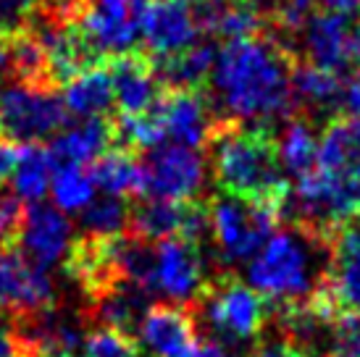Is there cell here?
<instances>
[{
	"label": "cell",
	"mask_w": 360,
	"mask_h": 357,
	"mask_svg": "<svg viewBox=\"0 0 360 357\" xmlns=\"http://www.w3.org/2000/svg\"><path fill=\"white\" fill-rule=\"evenodd\" d=\"M295 50L269 32L231 40L219 48L210 74V105L216 119L271 126L297 113L292 95Z\"/></svg>",
	"instance_id": "cell-1"
},
{
	"label": "cell",
	"mask_w": 360,
	"mask_h": 357,
	"mask_svg": "<svg viewBox=\"0 0 360 357\" xmlns=\"http://www.w3.org/2000/svg\"><path fill=\"white\" fill-rule=\"evenodd\" d=\"M205 155L219 192L276 210L281 216L292 187L279 163L271 126L219 119L205 139Z\"/></svg>",
	"instance_id": "cell-2"
},
{
	"label": "cell",
	"mask_w": 360,
	"mask_h": 357,
	"mask_svg": "<svg viewBox=\"0 0 360 357\" xmlns=\"http://www.w3.org/2000/svg\"><path fill=\"white\" fill-rule=\"evenodd\" d=\"M329 276V242L290 223L276 228L248 266L250 287L274 305H302Z\"/></svg>",
	"instance_id": "cell-3"
},
{
	"label": "cell",
	"mask_w": 360,
	"mask_h": 357,
	"mask_svg": "<svg viewBox=\"0 0 360 357\" xmlns=\"http://www.w3.org/2000/svg\"><path fill=\"white\" fill-rule=\"evenodd\" d=\"M198 323L213 331V342L221 347H258L266 328L274 323V308L263 294L248 287L234 271L213 276L208 289L195 305Z\"/></svg>",
	"instance_id": "cell-4"
},
{
	"label": "cell",
	"mask_w": 360,
	"mask_h": 357,
	"mask_svg": "<svg viewBox=\"0 0 360 357\" xmlns=\"http://www.w3.org/2000/svg\"><path fill=\"white\" fill-rule=\"evenodd\" d=\"M208 210L213 255L224 271H234L237 263L255 258L281 221L276 210H269L226 192H216L208 200Z\"/></svg>",
	"instance_id": "cell-5"
},
{
	"label": "cell",
	"mask_w": 360,
	"mask_h": 357,
	"mask_svg": "<svg viewBox=\"0 0 360 357\" xmlns=\"http://www.w3.org/2000/svg\"><path fill=\"white\" fill-rule=\"evenodd\" d=\"M58 92L34 89L19 82H3L0 87V139L8 145H42V139L53 137L69 124Z\"/></svg>",
	"instance_id": "cell-6"
},
{
	"label": "cell",
	"mask_w": 360,
	"mask_h": 357,
	"mask_svg": "<svg viewBox=\"0 0 360 357\" xmlns=\"http://www.w3.org/2000/svg\"><path fill=\"white\" fill-rule=\"evenodd\" d=\"M142 166V197L190 202L198 200L205 184V160L184 145H158L145 152Z\"/></svg>",
	"instance_id": "cell-7"
},
{
	"label": "cell",
	"mask_w": 360,
	"mask_h": 357,
	"mask_svg": "<svg viewBox=\"0 0 360 357\" xmlns=\"http://www.w3.org/2000/svg\"><path fill=\"white\" fill-rule=\"evenodd\" d=\"M213 276L219 273L210 271V258L198 245L176 237L155 245V294H163L176 305L195 308Z\"/></svg>",
	"instance_id": "cell-8"
},
{
	"label": "cell",
	"mask_w": 360,
	"mask_h": 357,
	"mask_svg": "<svg viewBox=\"0 0 360 357\" xmlns=\"http://www.w3.org/2000/svg\"><path fill=\"white\" fill-rule=\"evenodd\" d=\"M58 305L51 273L34 266L19 247L0 252V313L6 318L37 316Z\"/></svg>",
	"instance_id": "cell-9"
},
{
	"label": "cell",
	"mask_w": 360,
	"mask_h": 357,
	"mask_svg": "<svg viewBox=\"0 0 360 357\" xmlns=\"http://www.w3.org/2000/svg\"><path fill=\"white\" fill-rule=\"evenodd\" d=\"M150 0H87L79 16V30L103 58L131 53L137 45L140 19Z\"/></svg>",
	"instance_id": "cell-10"
},
{
	"label": "cell",
	"mask_w": 360,
	"mask_h": 357,
	"mask_svg": "<svg viewBox=\"0 0 360 357\" xmlns=\"http://www.w3.org/2000/svg\"><path fill=\"white\" fill-rule=\"evenodd\" d=\"M198 337L200 323L195 310L176 302H155L142 318L137 347L148 357H190Z\"/></svg>",
	"instance_id": "cell-11"
},
{
	"label": "cell",
	"mask_w": 360,
	"mask_h": 357,
	"mask_svg": "<svg viewBox=\"0 0 360 357\" xmlns=\"http://www.w3.org/2000/svg\"><path fill=\"white\" fill-rule=\"evenodd\" d=\"M145 50L153 60L171 58L198 45L200 27L190 0H150L140 19Z\"/></svg>",
	"instance_id": "cell-12"
},
{
	"label": "cell",
	"mask_w": 360,
	"mask_h": 357,
	"mask_svg": "<svg viewBox=\"0 0 360 357\" xmlns=\"http://www.w3.org/2000/svg\"><path fill=\"white\" fill-rule=\"evenodd\" d=\"M74 245V231L71 221L63 216V210L51 208L45 202H32L27 205L24 221L19 231V249L40 268L63 266Z\"/></svg>",
	"instance_id": "cell-13"
},
{
	"label": "cell",
	"mask_w": 360,
	"mask_h": 357,
	"mask_svg": "<svg viewBox=\"0 0 360 357\" xmlns=\"http://www.w3.org/2000/svg\"><path fill=\"white\" fill-rule=\"evenodd\" d=\"M155 108L160 113L166 137L192 150L205 148V139L219 121L210 105L208 89H163Z\"/></svg>",
	"instance_id": "cell-14"
},
{
	"label": "cell",
	"mask_w": 360,
	"mask_h": 357,
	"mask_svg": "<svg viewBox=\"0 0 360 357\" xmlns=\"http://www.w3.org/2000/svg\"><path fill=\"white\" fill-rule=\"evenodd\" d=\"M352 16L319 11L302 27V50L305 63H313L323 71L342 77L352 66Z\"/></svg>",
	"instance_id": "cell-15"
},
{
	"label": "cell",
	"mask_w": 360,
	"mask_h": 357,
	"mask_svg": "<svg viewBox=\"0 0 360 357\" xmlns=\"http://www.w3.org/2000/svg\"><path fill=\"white\" fill-rule=\"evenodd\" d=\"M110 79H113V100L119 103V113L142 116L155 108L163 95V84L158 82L155 63L148 53L131 50L108 60Z\"/></svg>",
	"instance_id": "cell-16"
},
{
	"label": "cell",
	"mask_w": 360,
	"mask_h": 357,
	"mask_svg": "<svg viewBox=\"0 0 360 357\" xmlns=\"http://www.w3.org/2000/svg\"><path fill=\"white\" fill-rule=\"evenodd\" d=\"M326 287L342 316L360 318V219L331 237Z\"/></svg>",
	"instance_id": "cell-17"
},
{
	"label": "cell",
	"mask_w": 360,
	"mask_h": 357,
	"mask_svg": "<svg viewBox=\"0 0 360 357\" xmlns=\"http://www.w3.org/2000/svg\"><path fill=\"white\" fill-rule=\"evenodd\" d=\"M319 171L360 184V119L334 116L319 137Z\"/></svg>",
	"instance_id": "cell-18"
},
{
	"label": "cell",
	"mask_w": 360,
	"mask_h": 357,
	"mask_svg": "<svg viewBox=\"0 0 360 357\" xmlns=\"http://www.w3.org/2000/svg\"><path fill=\"white\" fill-rule=\"evenodd\" d=\"M342 77L323 71L313 63L297 60L292 71V95L297 113H305L308 119L319 121L321 116H331L342 108Z\"/></svg>",
	"instance_id": "cell-19"
},
{
	"label": "cell",
	"mask_w": 360,
	"mask_h": 357,
	"mask_svg": "<svg viewBox=\"0 0 360 357\" xmlns=\"http://www.w3.org/2000/svg\"><path fill=\"white\" fill-rule=\"evenodd\" d=\"M113 148V119H84V124L63 131L53 139L51 150L56 169L60 166H87Z\"/></svg>",
	"instance_id": "cell-20"
},
{
	"label": "cell",
	"mask_w": 360,
	"mask_h": 357,
	"mask_svg": "<svg viewBox=\"0 0 360 357\" xmlns=\"http://www.w3.org/2000/svg\"><path fill=\"white\" fill-rule=\"evenodd\" d=\"M216 58H219V48L213 42H198L184 53L153 60V63L163 89H205Z\"/></svg>",
	"instance_id": "cell-21"
},
{
	"label": "cell",
	"mask_w": 360,
	"mask_h": 357,
	"mask_svg": "<svg viewBox=\"0 0 360 357\" xmlns=\"http://www.w3.org/2000/svg\"><path fill=\"white\" fill-rule=\"evenodd\" d=\"M281 169L292 174L295 178L308 176L310 171H316L319 163V131L316 121L308 119L305 113H295L287 119L281 137L276 139Z\"/></svg>",
	"instance_id": "cell-22"
},
{
	"label": "cell",
	"mask_w": 360,
	"mask_h": 357,
	"mask_svg": "<svg viewBox=\"0 0 360 357\" xmlns=\"http://www.w3.org/2000/svg\"><path fill=\"white\" fill-rule=\"evenodd\" d=\"M63 105L71 116H82V119H101L108 113V108L116 103L113 100V79H110V69L95 66V69L84 71L79 77L63 87Z\"/></svg>",
	"instance_id": "cell-23"
},
{
	"label": "cell",
	"mask_w": 360,
	"mask_h": 357,
	"mask_svg": "<svg viewBox=\"0 0 360 357\" xmlns=\"http://www.w3.org/2000/svg\"><path fill=\"white\" fill-rule=\"evenodd\" d=\"M95 187H103L105 195L113 197H142V166L137 152L129 150L110 148L108 152H103L101 158L95 160V166H90Z\"/></svg>",
	"instance_id": "cell-24"
},
{
	"label": "cell",
	"mask_w": 360,
	"mask_h": 357,
	"mask_svg": "<svg viewBox=\"0 0 360 357\" xmlns=\"http://www.w3.org/2000/svg\"><path fill=\"white\" fill-rule=\"evenodd\" d=\"M53 171H56V163H53L51 150L42 148V145H24L19 150L16 169L11 174L13 176V192L21 200L37 202L51 189Z\"/></svg>",
	"instance_id": "cell-25"
},
{
	"label": "cell",
	"mask_w": 360,
	"mask_h": 357,
	"mask_svg": "<svg viewBox=\"0 0 360 357\" xmlns=\"http://www.w3.org/2000/svg\"><path fill=\"white\" fill-rule=\"evenodd\" d=\"M79 228L87 237H121L129 228V202L124 197L103 195L82 210Z\"/></svg>",
	"instance_id": "cell-26"
},
{
	"label": "cell",
	"mask_w": 360,
	"mask_h": 357,
	"mask_svg": "<svg viewBox=\"0 0 360 357\" xmlns=\"http://www.w3.org/2000/svg\"><path fill=\"white\" fill-rule=\"evenodd\" d=\"M53 197L60 210H84L95 200V178L90 166H60L53 171Z\"/></svg>",
	"instance_id": "cell-27"
},
{
	"label": "cell",
	"mask_w": 360,
	"mask_h": 357,
	"mask_svg": "<svg viewBox=\"0 0 360 357\" xmlns=\"http://www.w3.org/2000/svg\"><path fill=\"white\" fill-rule=\"evenodd\" d=\"M82 357H142L137 342L108 328H90Z\"/></svg>",
	"instance_id": "cell-28"
},
{
	"label": "cell",
	"mask_w": 360,
	"mask_h": 357,
	"mask_svg": "<svg viewBox=\"0 0 360 357\" xmlns=\"http://www.w3.org/2000/svg\"><path fill=\"white\" fill-rule=\"evenodd\" d=\"M42 0H0V42L16 37L27 30Z\"/></svg>",
	"instance_id": "cell-29"
},
{
	"label": "cell",
	"mask_w": 360,
	"mask_h": 357,
	"mask_svg": "<svg viewBox=\"0 0 360 357\" xmlns=\"http://www.w3.org/2000/svg\"><path fill=\"white\" fill-rule=\"evenodd\" d=\"M248 357H319V352L302 349L297 344L287 342L284 337H279V339H271V342H260L258 347H252L248 352Z\"/></svg>",
	"instance_id": "cell-30"
},
{
	"label": "cell",
	"mask_w": 360,
	"mask_h": 357,
	"mask_svg": "<svg viewBox=\"0 0 360 357\" xmlns=\"http://www.w3.org/2000/svg\"><path fill=\"white\" fill-rule=\"evenodd\" d=\"M84 6H87V0H42V8L63 24H77Z\"/></svg>",
	"instance_id": "cell-31"
},
{
	"label": "cell",
	"mask_w": 360,
	"mask_h": 357,
	"mask_svg": "<svg viewBox=\"0 0 360 357\" xmlns=\"http://www.w3.org/2000/svg\"><path fill=\"white\" fill-rule=\"evenodd\" d=\"M342 108L347 110V116L360 119V71H355L342 87Z\"/></svg>",
	"instance_id": "cell-32"
},
{
	"label": "cell",
	"mask_w": 360,
	"mask_h": 357,
	"mask_svg": "<svg viewBox=\"0 0 360 357\" xmlns=\"http://www.w3.org/2000/svg\"><path fill=\"white\" fill-rule=\"evenodd\" d=\"M16 160H19V148H13V145L0 139V184L13 174Z\"/></svg>",
	"instance_id": "cell-33"
},
{
	"label": "cell",
	"mask_w": 360,
	"mask_h": 357,
	"mask_svg": "<svg viewBox=\"0 0 360 357\" xmlns=\"http://www.w3.org/2000/svg\"><path fill=\"white\" fill-rule=\"evenodd\" d=\"M0 357H19L16 342H13V334H11V326L3 313H0Z\"/></svg>",
	"instance_id": "cell-34"
},
{
	"label": "cell",
	"mask_w": 360,
	"mask_h": 357,
	"mask_svg": "<svg viewBox=\"0 0 360 357\" xmlns=\"http://www.w3.org/2000/svg\"><path fill=\"white\" fill-rule=\"evenodd\" d=\"M323 8L334 11V13H345V16H352V13H360V0H321Z\"/></svg>",
	"instance_id": "cell-35"
},
{
	"label": "cell",
	"mask_w": 360,
	"mask_h": 357,
	"mask_svg": "<svg viewBox=\"0 0 360 357\" xmlns=\"http://www.w3.org/2000/svg\"><path fill=\"white\" fill-rule=\"evenodd\" d=\"M190 357H229V355H226V349L221 347L219 342L208 339V342H198V347L192 349Z\"/></svg>",
	"instance_id": "cell-36"
},
{
	"label": "cell",
	"mask_w": 360,
	"mask_h": 357,
	"mask_svg": "<svg viewBox=\"0 0 360 357\" xmlns=\"http://www.w3.org/2000/svg\"><path fill=\"white\" fill-rule=\"evenodd\" d=\"M352 66H360V21H355L352 30Z\"/></svg>",
	"instance_id": "cell-37"
},
{
	"label": "cell",
	"mask_w": 360,
	"mask_h": 357,
	"mask_svg": "<svg viewBox=\"0 0 360 357\" xmlns=\"http://www.w3.org/2000/svg\"><path fill=\"white\" fill-rule=\"evenodd\" d=\"M27 357H82V355H74V352H63V349H37V352H32Z\"/></svg>",
	"instance_id": "cell-38"
},
{
	"label": "cell",
	"mask_w": 360,
	"mask_h": 357,
	"mask_svg": "<svg viewBox=\"0 0 360 357\" xmlns=\"http://www.w3.org/2000/svg\"><path fill=\"white\" fill-rule=\"evenodd\" d=\"M11 247H16V245H13V239L6 234V228L0 226V252H3V249H11Z\"/></svg>",
	"instance_id": "cell-39"
},
{
	"label": "cell",
	"mask_w": 360,
	"mask_h": 357,
	"mask_svg": "<svg viewBox=\"0 0 360 357\" xmlns=\"http://www.w3.org/2000/svg\"><path fill=\"white\" fill-rule=\"evenodd\" d=\"M3 69H6V45L0 42V74H3Z\"/></svg>",
	"instance_id": "cell-40"
}]
</instances>
